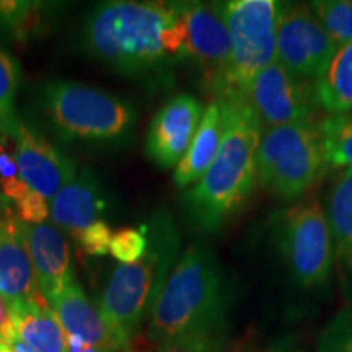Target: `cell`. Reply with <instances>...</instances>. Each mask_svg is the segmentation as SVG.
<instances>
[{"instance_id": "cell-20", "label": "cell", "mask_w": 352, "mask_h": 352, "mask_svg": "<svg viewBox=\"0 0 352 352\" xmlns=\"http://www.w3.org/2000/svg\"><path fill=\"white\" fill-rule=\"evenodd\" d=\"M314 98L331 114L352 113V43L338 47L327 69L316 78Z\"/></svg>"}, {"instance_id": "cell-24", "label": "cell", "mask_w": 352, "mask_h": 352, "mask_svg": "<svg viewBox=\"0 0 352 352\" xmlns=\"http://www.w3.org/2000/svg\"><path fill=\"white\" fill-rule=\"evenodd\" d=\"M310 8L336 47L352 43V0H321Z\"/></svg>"}, {"instance_id": "cell-3", "label": "cell", "mask_w": 352, "mask_h": 352, "mask_svg": "<svg viewBox=\"0 0 352 352\" xmlns=\"http://www.w3.org/2000/svg\"><path fill=\"white\" fill-rule=\"evenodd\" d=\"M226 114V132L219 153L182 204L197 228L215 232L232 217L253 191L261 122L245 101H219Z\"/></svg>"}, {"instance_id": "cell-26", "label": "cell", "mask_w": 352, "mask_h": 352, "mask_svg": "<svg viewBox=\"0 0 352 352\" xmlns=\"http://www.w3.org/2000/svg\"><path fill=\"white\" fill-rule=\"evenodd\" d=\"M32 189L20 178L12 135L0 134V192L7 201L20 202Z\"/></svg>"}, {"instance_id": "cell-25", "label": "cell", "mask_w": 352, "mask_h": 352, "mask_svg": "<svg viewBox=\"0 0 352 352\" xmlns=\"http://www.w3.org/2000/svg\"><path fill=\"white\" fill-rule=\"evenodd\" d=\"M20 85V64L0 50V134L12 135L19 122L15 116V96Z\"/></svg>"}, {"instance_id": "cell-6", "label": "cell", "mask_w": 352, "mask_h": 352, "mask_svg": "<svg viewBox=\"0 0 352 352\" xmlns=\"http://www.w3.org/2000/svg\"><path fill=\"white\" fill-rule=\"evenodd\" d=\"M230 34V59L215 101L240 100L258 72L276 60L280 3L274 0H232L219 3Z\"/></svg>"}, {"instance_id": "cell-13", "label": "cell", "mask_w": 352, "mask_h": 352, "mask_svg": "<svg viewBox=\"0 0 352 352\" xmlns=\"http://www.w3.org/2000/svg\"><path fill=\"white\" fill-rule=\"evenodd\" d=\"M202 107L191 95H178L160 108L148 127L145 153L162 168H171L188 152L202 118Z\"/></svg>"}, {"instance_id": "cell-30", "label": "cell", "mask_w": 352, "mask_h": 352, "mask_svg": "<svg viewBox=\"0 0 352 352\" xmlns=\"http://www.w3.org/2000/svg\"><path fill=\"white\" fill-rule=\"evenodd\" d=\"M16 215H19L21 222L39 226L50 217V206H47L46 199L41 195L30 191L23 199L16 202Z\"/></svg>"}, {"instance_id": "cell-33", "label": "cell", "mask_w": 352, "mask_h": 352, "mask_svg": "<svg viewBox=\"0 0 352 352\" xmlns=\"http://www.w3.org/2000/svg\"><path fill=\"white\" fill-rule=\"evenodd\" d=\"M10 347L13 349V352H34L32 347H28V346L25 344V342H21L19 338H15V340L12 341Z\"/></svg>"}, {"instance_id": "cell-1", "label": "cell", "mask_w": 352, "mask_h": 352, "mask_svg": "<svg viewBox=\"0 0 352 352\" xmlns=\"http://www.w3.org/2000/svg\"><path fill=\"white\" fill-rule=\"evenodd\" d=\"M230 294L222 267L209 245L184 250L148 311L147 331L132 342V352H162L186 347L222 351L228 334Z\"/></svg>"}, {"instance_id": "cell-31", "label": "cell", "mask_w": 352, "mask_h": 352, "mask_svg": "<svg viewBox=\"0 0 352 352\" xmlns=\"http://www.w3.org/2000/svg\"><path fill=\"white\" fill-rule=\"evenodd\" d=\"M15 338L16 331L15 324H13L10 307L7 305V302L0 296V342H6V344L10 346Z\"/></svg>"}, {"instance_id": "cell-8", "label": "cell", "mask_w": 352, "mask_h": 352, "mask_svg": "<svg viewBox=\"0 0 352 352\" xmlns=\"http://www.w3.org/2000/svg\"><path fill=\"white\" fill-rule=\"evenodd\" d=\"M277 245L298 285L311 289L328 283L334 250L327 214L318 201L285 210L277 226Z\"/></svg>"}, {"instance_id": "cell-11", "label": "cell", "mask_w": 352, "mask_h": 352, "mask_svg": "<svg viewBox=\"0 0 352 352\" xmlns=\"http://www.w3.org/2000/svg\"><path fill=\"white\" fill-rule=\"evenodd\" d=\"M183 59L201 65L209 88L217 91L230 59V34L219 3H183Z\"/></svg>"}, {"instance_id": "cell-35", "label": "cell", "mask_w": 352, "mask_h": 352, "mask_svg": "<svg viewBox=\"0 0 352 352\" xmlns=\"http://www.w3.org/2000/svg\"><path fill=\"white\" fill-rule=\"evenodd\" d=\"M0 352H13V349L6 342H0Z\"/></svg>"}, {"instance_id": "cell-2", "label": "cell", "mask_w": 352, "mask_h": 352, "mask_svg": "<svg viewBox=\"0 0 352 352\" xmlns=\"http://www.w3.org/2000/svg\"><path fill=\"white\" fill-rule=\"evenodd\" d=\"M82 43L88 54L126 76L183 59V3L104 2L88 15Z\"/></svg>"}, {"instance_id": "cell-7", "label": "cell", "mask_w": 352, "mask_h": 352, "mask_svg": "<svg viewBox=\"0 0 352 352\" xmlns=\"http://www.w3.org/2000/svg\"><path fill=\"white\" fill-rule=\"evenodd\" d=\"M327 166L316 127L310 122L267 127L261 135L256 178L284 199H296L314 188Z\"/></svg>"}, {"instance_id": "cell-12", "label": "cell", "mask_w": 352, "mask_h": 352, "mask_svg": "<svg viewBox=\"0 0 352 352\" xmlns=\"http://www.w3.org/2000/svg\"><path fill=\"white\" fill-rule=\"evenodd\" d=\"M19 175L32 191L52 199L77 173L70 158L23 121L13 127Z\"/></svg>"}, {"instance_id": "cell-32", "label": "cell", "mask_w": 352, "mask_h": 352, "mask_svg": "<svg viewBox=\"0 0 352 352\" xmlns=\"http://www.w3.org/2000/svg\"><path fill=\"white\" fill-rule=\"evenodd\" d=\"M67 352H101L96 347L87 344L82 340L74 336H67Z\"/></svg>"}, {"instance_id": "cell-18", "label": "cell", "mask_w": 352, "mask_h": 352, "mask_svg": "<svg viewBox=\"0 0 352 352\" xmlns=\"http://www.w3.org/2000/svg\"><path fill=\"white\" fill-rule=\"evenodd\" d=\"M226 132V114L219 101H212L202 113L199 127L188 152L176 165L173 179L178 188L196 184L217 157Z\"/></svg>"}, {"instance_id": "cell-14", "label": "cell", "mask_w": 352, "mask_h": 352, "mask_svg": "<svg viewBox=\"0 0 352 352\" xmlns=\"http://www.w3.org/2000/svg\"><path fill=\"white\" fill-rule=\"evenodd\" d=\"M6 197H0V296L8 307L33 300L38 292L36 277L20 230L19 215Z\"/></svg>"}, {"instance_id": "cell-17", "label": "cell", "mask_w": 352, "mask_h": 352, "mask_svg": "<svg viewBox=\"0 0 352 352\" xmlns=\"http://www.w3.org/2000/svg\"><path fill=\"white\" fill-rule=\"evenodd\" d=\"M108 201L95 173L82 168L52 197L50 215L52 223L77 236L107 212Z\"/></svg>"}, {"instance_id": "cell-9", "label": "cell", "mask_w": 352, "mask_h": 352, "mask_svg": "<svg viewBox=\"0 0 352 352\" xmlns=\"http://www.w3.org/2000/svg\"><path fill=\"white\" fill-rule=\"evenodd\" d=\"M338 47L308 6H280L276 60L297 78H318Z\"/></svg>"}, {"instance_id": "cell-5", "label": "cell", "mask_w": 352, "mask_h": 352, "mask_svg": "<svg viewBox=\"0 0 352 352\" xmlns=\"http://www.w3.org/2000/svg\"><path fill=\"white\" fill-rule=\"evenodd\" d=\"M41 111L64 142L114 144L129 134L135 111L126 101L100 88L52 80L41 90Z\"/></svg>"}, {"instance_id": "cell-10", "label": "cell", "mask_w": 352, "mask_h": 352, "mask_svg": "<svg viewBox=\"0 0 352 352\" xmlns=\"http://www.w3.org/2000/svg\"><path fill=\"white\" fill-rule=\"evenodd\" d=\"M267 127L308 122L314 95L277 60L266 65L240 96Z\"/></svg>"}, {"instance_id": "cell-4", "label": "cell", "mask_w": 352, "mask_h": 352, "mask_svg": "<svg viewBox=\"0 0 352 352\" xmlns=\"http://www.w3.org/2000/svg\"><path fill=\"white\" fill-rule=\"evenodd\" d=\"M145 230L148 236L142 258L114 267L98 298V311L104 323L131 349L140 324L173 270L179 248L178 232L168 214H157Z\"/></svg>"}, {"instance_id": "cell-19", "label": "cell", "mask_w": 352, "mask_h": 352, "mask_svg": "<svg viewBox=\"0 0 352 352\" xmlns=\"http://www.w3.org/2000/svg\"><path fill=\"white\" fill-rule=\"evenodd\" d=\"M10 311L16 338L34 352H67V333L43 296L16 303Z\"/></svg>"}, {"instance_id": "cell-22", "label": "cell", "mask_w": 352, "mask_h": 352, "mask_svg": "<svg viewBox=\"0 0 352 352\" xmlns=\"http://www.w3.org/2000/svg\"><path fill=\"white\" fill-rule=\"evenodd\" d=\"M315 127L327 165L352 168V113L329 114Z\"/></svg>"}, {"instance_id": "cell-15", "label": "cell", "mask_w": 352, "mask_h": 352, "mask_svg": "<svg viewBox=\"0 0 352 352\" xmlns=\"http://www.w3.org/2000/svg\"><path fill=\"white\" fill-rule=\"evenodd\" d=\"M20 230L32 259L39 292L50 302L60 290L76 283L67 240L54 223L32 226L20 222Z\"/></svg>"}, {"instance_id": "cell-23", "label": "cell", "mask_w": 352, "mask_h": 352, "mask_svg": "<svg viewBox=\"0 0 352 352\" xmlns=\"http://www.w3.org/2000/svg\"><path fill=\"white\" fill-rule=\"evenodd\" d=\"M47 16L44 7L34 2H0V30L25 43L43 30Z\"/></svg>"}, {"instance_id": "cell-16", "label": "cell", "mask_w": 352, "mask_h": 352, "mask_svg": "<svg viewBox=\"0 0 352 352\" xmlns=\"http://www.w3.org/2000/svg\"><path fill=\"white\" fill-rule=\"evenodd\" d=\"M47 303L54 310L67 336L78 338L101 352H132L131 347L114 336L98 308L88 300L77 283L67 285Z\"/></svg>"}, {"instance_id": "cell-29", "label": "cell", "mask_w": 352, "mask_h": 352, "mask_svg": "<svg viewBox=\"0 0 352 352\" xmlns=\"http://www.w3.org/2000/svg\"><path fill=\"white\" fill-rule=\"evenodd\" d=\"M76 239L87 254H90V256H104L109 252L113 232L111 227L104 220H98L94 226L78 233Z\"/></svg>"}, {"instance_id": "cell-28", "label": "cell", "mask_w": 352, "mask_h": 352, "mask_svg": "<svg viewBox=\"0 0 352 352\" xmlns=\"http://www.w3.org/2000/svg\"><path fill=\"white\" fill-rule=\"evenodd\" d=\"M147 250L145 228H121L113 233L109 253L122 264H131L142 258Z\"/></svg>"}, {"instance_id": "cell-36", "label": "cell", "mask_w": 352, "mask_h": 352, "mask_svg": "<svg viewBox=\"0 0 352 352\" xmlns=\"http://www.w3.org/2000/svg\"><path fill=\"white\" fill-rule=\"evenodd\" d=\"M0 197H2V195H0Z\"/></svg>"}, {"instance_id": "cell-27", "label": "cell", "mask_w": 352, "mask_h": 352, "mask_svg": "<svg viewBox=\"0 0 352 352\" xmlns=\"http://www.w3.org/2000/svg\"><path fill=\"white\" fill-rule=\"evenodd\" d=\"M318 352H352V308L338 314L318 341Z\"/></svg>"}, {"instance_id": "cell-21", "label": "cell", "mask_w": 352, "mask_h": 352, "mask_svg": "<svg viewBox=\"0 0 352 352\" xmlns=\"http://www.w3.org/2000/svg\"><path fill=\"white\" fill-rule=\"evenodd\" d=\"M327 219L334 258L352 271V168H346L329 189Z\"/></svg>"}, {"instance_id": "cell-34", "label": "cell", "mask_w": 352, "mask_h": 352, "mask_svg": "<svg viewBox=\"0 0 352 352\" xmlns=\"http://www.w3.org/2000/svg\"><path fill=\"white\" fill-rule=\"evenodd\" d=\"M162 352H196L192 349H186V347H170V349H165Z\"/></svg>"}]
</instances>
